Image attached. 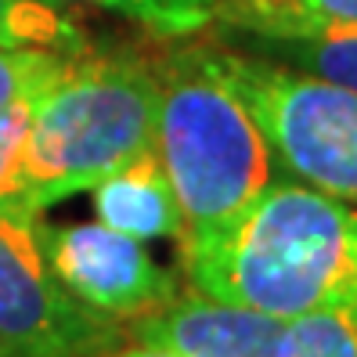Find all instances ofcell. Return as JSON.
Returning <instances> with one entry per match:
<instances>
[{"label": "cell", "mask_w": 357, "mask_h": 357, "mask_svg": "<svg viewBox=\"0 0 357 357\" xmlns=\"http://www.w3.org/2000/svg\"><path fill=\"white\" fill-rule=\"evenodd\" d=\"M217 66L260 123L275 166L357 206V91L231 51H217Z\"/></svg>", "instance_id": "obj_4"}, {"label": "cell", "mask_w": 357, "mask_h": 357, "mask_svg": "<svg viewBox=\"0 0 357 357\" xmlns=\"http://www.w3.org/2000/svg\"><path fill=\"white\" fill-rule=\"evenodd\" d=\"M94 209L105 227L119 231L137 242L155 238H184V217L166 170L155 152L127 162L94 184Z\"/></svg>", "instance_id": "obj_8"}, {"label": "cell", "mask_w": 357, "mask_h": 357, "mask_svg": "<svg viewBox=\"0 0 357 357\" xmlns=\"http://www.w3.org/2000/svg\"><path fill=\"white\" fill-rule=\"evenodd\" d=\"M155 144L170 181L184 238L235 217L275 177V155L245 101L224 79L217 51L192 47L159 66ZM181 238V242H184Z\"/></svg>", "instance_id": "obj_2"}, {"label": "cell", "mask_w": 357, "mask_h": 357, "mask_svg": "<svg viewBox=\"0 0 357 357\" xmlns=\"http://www.w3.org/2000/svg\"><path fill=\"white\" fill-rule=\"evenodd\" d=\"M40 213L0 206V354L101 357L119 347L112 318L79 303L58 282L36 235Z\"/></svg>", "instance_id": "obj_5"}, {"label": "cell", "mask_w": 357, "mask_h": 357, "mask_svg": "<svg viewBox=\"0 0 357 357\" xmlns=\"http://www.w3.org/2000/svg\"><path fill=\"white\" fill-rule=\"evenodd\" d=\"M116 357H181V354H174V350H159V347H134V350H123V354H116Z\"/></svg>", "instance_id": "obj_16"}, {"label": "cell", "mask_w": 357, "mask_h": 357, "mask_svg": "<svg viewBox=\"0 0 357 357\" xmlns=\"http://www.w3.org/2000/svg\"><path fill=\"white\" fill-rule=\"evenodd\" d=\"M213 18L260 40L357 29V0H217Z\"/></svg>", "instance_id": "obj_9"}, {"label": "cell", "mask_w": 357, "mask_h": 357, "mask_svg": "<svg viewBox=\"0 0 357 357\" xmlns=\"http://www.w3.org/2000/svg\"><path fill=\"white\" fill-rule=\"evenodd\" d=\"M76 54L54 47H0V112L44 98L73 69Z\"/></svg>", "instance_id": "obj_12"}, {"label": "cell", "mask_w": 357, "mask_h": 357, "mask_svg": "<svg viewBox=\"0 0 357 357\" xmlns=\"http://www.w3.org/2000/svg\"><path fill=\"white\" fill-rule=\"evenodd\" d=\"M130 321V340L181 357H278L289 325L264 310L224 303L202 292L184 300L174 296Z\"/></svg>", "instance_id": "obj_7"}, {"label": "cell", "mask_w": 357, "mask_h": 357, "mask_svg": "<svg viewBox=\"0 0 357 357\" xmlns=\"http://www.w3.org/2000/svg\"><path fill=\"white\" fill-rule=\"evenodd\" d=\"M159 73L152 61L76 58L36 101L22 144V206L29 213L87 192L152 152Z\"/></svg>", "instance_id": "obj_3"}, {"label": "cell", "mask_w": 357, "mask_h": 357, "mask_svg": "<svg viewBox=\"0 0 357 357\" xmlns=\"http://www.w3.org/2000/svg\"><path fill=\"white\" fill-rule=\"evenodd\" d=\"M0 47H54L79 54L83 36L51 0H0Z\"/></svg>", "instance_id": "obj_11"}, {"label": "cell", "mask_w": 357, "mask_h": 357, "mask_svg": "<svg viewBox=\"0 0 357 357\" xmlns=\"http://www.w3.org/2000/svg\"><path fill=\"white\" fill-rule=\"evenodd\" d=\"M278 61H289L296 73L357 91V29H328L314 36L264 40Z\"/></svg>", "instance_id": "obj_10"}, {"label": "cell", "mask_w": 357, "mask_h": 357, "mask_svg": "<svg viewBox=\"0 0 357 357\" xmlns=\"http://www.w3.org/2000/svg\"><path fill=\"white\" fill-rule=\"evenodd\" d=\"M36 101H18L0 112V206H22V144L29 134V119Z\"/></svg>", "instance_id": "obj_15"}, {"label": "cell", "mask_w": 357, "mask_h": 357, "mask_svg": "<svg viewBox=\"0 0 357 357\" xmlns=\"http://www.w3.org/2000/svg\"><path fill=\"white\" fill-rule=\"evenodd\" d=\"M278 357H357V307L292 318Z\"/></svg>", "instance_id": "obj_13"}, {"label": "cell", "mask_w": 357, "mask_h": 357, "mask_svg": "<svg viewBox=\"0 0 357 357\" xmlns=\"http://www.w3.org/2000/svg\"><path fill=\"white\" fill-rule=\"evenodd\" d=\"M152 29L159 36H188L213 22L217 0H73Z\"/></svg>", "instance_id": "obj_14"}, {"label": "cell", "mask_w": 357, "mask_h": 357, "mask_svg": "<svg viewBox=\"0 0 357 357\" xmlns=\"http://www.w3.org/2000/svg\"><path fill=\"white\" fill-rule=\"evenodd\" d=\"M195 292L303 318L357 307V209L307 184H275L213 231L184 238Z\"/></svg>", "instance_id": "obj_1"}, {"label": "cell", "mask_w": 357, "mask_h": 357, "mask_svg": "<svg viewBox=\"0 0 357 357\" xmlns=\"http://www.w3.org/2000/svg\"><path fill=\"white\" fill-rule=\"evenodd\" d=\"M40 249L79 303L105 318H141L174 300V278L137 238L98 224H40Z\"/></svg>", "instance_id": "obj_6"}]
</instances>
